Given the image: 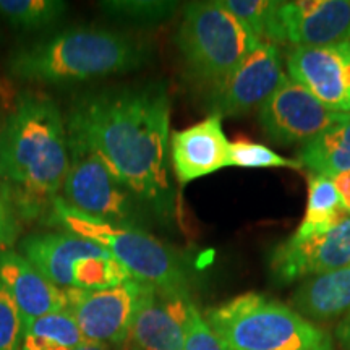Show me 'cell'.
<instances>
[{
	"label": "cell",
	"instance_id": "83f0119b",
	"mask_svg": "<svg viewBox=\"0 0 350 350\" xmlns=\"http://www.w3.org/2000/svg\"><path fill=\"white\" fill-rule=\"evenodd\" d=\"M16 234H18V226H16L15 217L7 204L0 200V248L12 245L16 239Z\"/></svg>",
	"mask_w": 350,
	"mask_h": 350
},
{
	"label": "cell",
	"instance_id": "8fae6325",
	"mask_svg": "<svg viewBox=\"0 0 350 350\" xmlns=\"http://www.w3.org/2000/svg\"><path fill=\"white\" fill-rule=\"evenodd\" d=\"M350 41V0L279 2L274 16V46L323 47Z\"/></svg>",
	"mask_w": 350,
	"mask_h": 350
},
{
	"label": "cell",
	"instance_id": "52a82bcc",
	"mask_svg": "<svg viewBox=\"0 0 350 350\" xmlns=\"http://www.w3.org/2000/svg\"><path fill=\"white\" fill-rule=\"evenodd\" d=\"M70 165L62 191L65 203L88 216L119 226H133L135 196L94 152L68 143Z\"/></svg>",
	"mask_w": 350,
	"mask_h": 350
},
{
	"label": "cell",
	"instance_id": "7c38bea8",
	"mask_svg": "<svg viewBox=\"0 0 350 350\" xmlns=\"http://www.w3.org/2000/svg\"><path fill=\"white\" fill-rule=\"evenodd\" d=\"M350 265V214L338 226L310 237H288L271 252L269 268L279 282L331 273Z\"/></svg>",
	"mask_w": 350,
	"mask_h": 350
},
{
	"label": "cell",
	"instance_id": "5bb4252c",
	"mask_svg": "<svg viewBox=\"0 0 350 350\" xmlns=\"http://www.w3.org/2000/svg\"><path fill=\"white\" fill-rule=\"evenodd\" d=\"M230 142L222 130V119L211 113L170 137V161L180 185L229 167Z\"/></svg>",
	"mask_w": 350,
	"mask_h": 350
},
{
	"label": "cell",
	"instance_id": "cb8c5ba5",
	"mask_svg": "<svg viewBox=\"0 0 350 350\" xmlns=\"http://www.w3.org/2000/svg\"><path fill=\"white\" fill-rule=\"evenodd\" d=\"M177 2L157 0H104L99 2L100 10L112 18L137 25H157L165 21L177 10Z\"/></svg>",
	"mask_w": 350,
	"mask_h": 350
},
{
	"label": "cell",
	"instance_id": "ffe728a7",
	"mask_svg": "<svg viewBox=\"0 0 350 350\" xmlns=\"http://www.w3.org/2000/svg\"><path fill=\"white\" fill-rule=\"evenodd\" d=\"M349 211L344 208L340 196L336 190L332 178L325 175L312 174L308 177V200H306V211L301 222L297 227L294 237L304 239L310 235L321 234L338 226L349 216Z\"/></svg>",
	"mask_w": 350,
	"mask_h": 350
},
{
	"label": "cell",
	"instance_id": "4316f807",
	"mask_svg": "<svg viewBox=\"0 0 350 350\" xmlns=\"http://www.w3.org/2000/svg\"><path fill=\"white\" fill-rule=\"evenodd\" d=\"M23 332V317L10 292L0 282V350H20Z\"/></svg>",
	"mask_w": 350,
	"mask_h": 350
},
{
	"label": "cell",
	"instance_id": "ba28073f",
	"mask_svg": "<svg viewBox=\"0 0 350 350\" xmlns=\"http://www.w3.org/2000/svg\"><path fill=\"white\" fill-rule=\"evenodd\" d=\"M151 287L130 279L120 286L104 291H64L67 310L75 318L85 340L106 344L109 347H124L129 340L135 314Z\"/></svg>",
	"mask_w": 350,
	"mask_h": 350
},
{
	"label": "cell",
	"instance_id": "5b68a950",
	"mask_svg": "<svg viewBox=\"0 0 350 350\" xmlns=\"http://www.w3.org/2000/svg\"><path fill=\"white\" fill-rule=\"evenodd\" d=\"M49 222L99 243L122 262L131 279L152 286L163 294L190 297L188 274L177 253L137 226H119L77 211L57 196Z\"/></svg>",
	"mask_w": 350,
	"mask_h": 350
},
{
	"label": "cell",
	"instance_id": "2e32d148",
	"mask_svg": "<svg viewBox=\"0 0 350 350\" xmlns=\"http://www.w3.org/2000/svg\"><path fill=\"white\" fill-rule=\"evenodd\" d=\"M21 252L47 281L60 288H73L83 261L109 253L99 243L68 230L28 235L21 243Z\"/></svg>",
	"mask_w": 350,
	"mask_h": 350
},
{
	"label": "cell",
	"instance_id": "6da1fadb",
	"mask_svg": "<svg viewBox=\"0 0 350 350\" xmlns=\"http://www.w3.org/2000/svg\"><path fill=\"white\" fill-rule=\"evenodd\" d=\"M169 124L167 85L146 81L80 96L70 109L67 139L94 152L138 201L169 221L175 206Z\"/></svg>",
	"mask_w": 350,
	"mask_h": 350
},
{
	"label": "cell",
	"instance_id": "f546056e",
	"mask_svg": "<svg viewBox=\"0 0 350 350\" xmlns=\"http://www.w3.org/2000/svg\"><path fill=\"white\" fill-rule=\"evenodd\" d=\"M336 339L342 345L344 350H350V313L340 319L339 325L336 326Z\"/></svg>",
	"mask_w": 350,
	"mask_h": 350
},
{
	"label": "cell",
	"instance_id": "9c48e42d",
	"mask_svg": "<svg viewBox=\"0 0 350 350\" xmlns=\"http://www.w3.org/2000/svg\"><path fill=\"white\" fill-rule=\"evenodd\" d=\"M350 119V113L331 111L291 78L258 109V120L271 142L305 144L332 125Z\"/></svg>",
	"mask_w": 350,
	"mask_h": 350
},
{
	"label": "cell",
	"instance_id": "f1b7e54d",
	"mask_svg": "<svg viewBox=\"0 0 350 350\" xmlns=\"http://www.w3.org/2000/svg\"><path fill=\"white\" fill-rule=\"evenodd\" d=\"M332 183H334L336 190H338L344 208L350 213V170L332 177Z\"/></svg>",
	"mask_w": 350,
	"mask_h": 350
},
{
	"label": "cell",
	"instance_id": "7a4b0ae2",
	"mask_svg": "<svg viewBox=\"0 0 350 350\" xmlns=\"http://www.w3.org/2000/svg\"><path fill=\"white\" fill-rule=\"evenodd\" d=\"M70 165L67 129L54 99L21 94L0 129V178L21 213L38 216L62 190Z\"/></svg>",
	"mask_w": 350,
	"mask_h": 350
},
{
	"label": "cell",
	"instance_id": "d6986e66",
	"mask_svg": "<svg viewBox=\"0 0 350 350\" xmlns=\"http://www.w3.org/2000/svg\"><path fill=\"white\" fill-rule=\"evenodd\" d=\"M297 161L312 174L329 178L350 170V119L301 144Z\"/></svg>",
	"mask_w": 350,
	"mask_h": 350
},
{
	"label": "cell",
	"instance_id": "30bf717a",
	"mask_svg": "<svg viewBox=\"0 0 350 350\" xmlns=\"http://www.w3.org/2000/svg\"><path fill=\"white\" fill-rule=\"evenodd\" d=\"M287 78L279 47L260 42L224 85L208 96L209 107L221 119L250 113L260 109Z\"/></svg>",
	"mask_w": 350,
	"mask_h": 350
},
{
	"label": "cell",
	"instance_id": "ac0fdd59",
	"mask_svg": "<svg viewBox=\"0 0 350 350\" xmlns=\"http://www.w3.org/2000/svg\"><path fill=\"white\" fill-rule=\"evenodd\" d=\"M295 312L310 321H329L350 313V265L306 279L292 295Z\"/></svg>",
	"mask_w": 350,
	"mask_h": 350
},
{
	"label": "cell",
	"instance_id": "9a60e30c",
	"mask_svg": "<svg viewBox=\"0 0 350 350\" xmlns=\"http://www.w3.org/2000/svg\"><path fill=\"white\" fill-rule=\"evenodd\" d=\"M191 297L163 294L150 288L135 314L124 347L135 350H183L185 317Z\"/></svg>",
	"mask_w": 350,
	"mask_h": 350
},
{
	"label": "cell",
	"instance_id": "44dd1931",
	"mask_svg": "<svg viewBox=\"0 0 350 350\" xmlns=\"http://www.w3.org/2000/svg\"><path fill=\"white\" fill-rule=\"evenodd\" d=\"M86 340L68 310L26 323L20 350H75Z\"/></svg>",
	"mask_w": 350,
	"mask_h": 350
},
{
	"label": "cell",
	"instance_id": "7402d4cb",
	"mask_svg": "<svg viewBox=\"0 0 350 350\" xmlns=\"http://www.w3.org/2000/svg\"><path fill=\"white\" fill-rule=\"evenodd\" d=\"M68 10L62 0H0V16L20 29H41L54 25Z\"/></svg>",
	"mask_w": 350,
	"mask_h": 350
},
{
	"label": "cell",
	"instance_id": "4fadbf2b",
	"mask_svg": "<svg viewBox=\"0 0 350 350\" xmlns=\"http://www.w3.org/2000/svg\"><path fill=\"white\" fill-rule=\"evenodd\" d=\"M287 72L331 111L350 113V41L292 49Z\"/></svg>",
	"mask_w": 350,
	"mask_h": 350
},
{
	"label": "cell",
	"instance_id": "484cf974",
	"mask_svg": "<svg viewBox=\"0 0 350 350\" xmlns=\"http://www.w3.org/2000/svg\"><path fill=\"white\" fill-rule=\"evenodd\" d=\"M183 350H229L206 318L200 313L193 301L187 306L185 317V347Z\"/></svg>",
	"mask_w": 350,
	"mask_h": 350
},
{
	"label": "cell",
	"instance_id": "4dcf8cb0",
	"mask_svg": "<svg viewBox=\"0 0 350 350\" xmlns=\"http://www.w3.org/2000/svg\"><path fill=\"white\" fill-rule=\"evenodd\" d=\"M75 350H111V347L106 344H98V342H86L80 345V347L75 349Z\"/></svg>",
	"mask_w": 350,
	"mask_h": 350
},
{
	"label": "cell",
	"instance_id": "3957f363",
	"mask_svg": "<svg viewBox=\"0 0 350 350\" xmlns=\"http://www.w3.org/2000/svg\"><path fill=\"white\" fill-rule=\"evenodd\" d=\"M151 46L131 34L106 28H70L16 49L7 70L36 83H72L124 75L151 60Z\"/></svg>",
	"mask_w": 350,
	"mask_h": 350
},
{
	"label": "cell",
	"instance_id": "603a6c76",
	"mask_svg": "<svg viewBox=\"0 0 350 350\" xmlns=\"http://www.w3.org/2000/svg\"><path fill=\"white\" fill-rule=\"evenodd\" d=\"M222 7L229 10L239 23L260 42L274 41V16L279 2L271 0H222Z\"/></svg>",
	"mask_w": 350,
	"mask_h": 350
},
{
	"label": "cell",
	"instance_id": "277c9868",
	"mask_svg": "<svg viewBox=\"0 0 350 350\" xmlns=\"http://www.w3.org/2000/svg\"><path fill=\"white\" fill-rule=\"evenodd\" d=\"M204 318L229 350H334L326 331L292 306L256 292L209 308Z\"/></svg>",
	"mask_w": 350,
	"mask_h": 350
},
{
	"label": "cell",
	"instance_id": "8992f818",
	"mask_svg": "<svg viewBox=\"0 0 350 350\" xmlns=\"http://www.w3.org/2000/svg\"><path fill=\"white\" fill-rule=\"evenodd\" d=\"M175 42L188 77L208 90L209 96L260 44L221 0L188 3Z\"/></svg>",
	"mask_w": 350,
	"mask_h": 350
},
{
	"label": "cell",
	"instance_id": "e0dca14e",
	"mask_svg": "<svg viewBox=\"0 0 350 350\" xmlns=\"http://www.w3.org/2000/svg\"><path fill=\"white\" fill-rule=\"evenodd\" d=\"M0 282L18 306L25 325L46 314L67 310L64 288L47 281L23 255L0 253Z\"/></svg>",
	"mask_w": 350,
	"mask_h": 350
},
{
	"label": "cell",
	"instance_id": "d4e9b609",
	"mask_svg": "<svg viewBox=\"0 0 350 350\" xmlns=\"http://www.w3.org/2000/svg\"><path fill=\"white\" fill-rule=\"evenodd\" d=\"M229 167L243 169H269V167H286L301 169V164L297 159H288L278 152L269 150L268 146L260 143H252L247 139H237L230 143L229 150Z\"/></svg>",
	"mask_w": 350,
	"mask_h": 350
},
{
	"label": "cell",
	"instance_id": "1f68e13d",
	"mask_svg": "<svg viewBox=\"0 0 350 350\" xmlns=\"http://www.w3.org/2000/svg\"><path fill=\"white\" fill-rule=\"evenodd\" d=\"M124 350H135V349H130V347H122Z\"/></svg>",
	"mask_w": 350,
	"mask_h": 350
}]
</instances>
